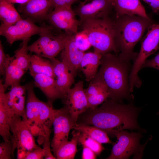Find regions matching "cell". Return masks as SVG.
<instances>
[{
	"instance_id": "cell-42",
	"label": "cell",
	"mask_w": 159,
	"mask_h": 159,
	"mask_svg": "<svg viewBox=\"0 0 159 159\" xmlns=\"http://www.w3.org/2000/svg\"><path fill=\"white\" fill-rule=\"evenodd\" d=\"M142 0L149 5L154 13H159V0Z\"/></svg>"
},
{
	"instance_id": "cell-9",
	"label": "cell",
	"mask_w": 159,
	"mask_h": 159,
	"mask_svg": "<svg viewBox=\"0 0 159 159\" xmlns=\"http://www.w3.org/2000/svg\"><path fill=\"white\" fill-rule=\"evenodd\" d=\"M42 27L36 25L30 18L22 19L15 24L9 25L1 24L0 35L4 37L10 44L18 40L22 41L30 39L32 36L39 34Z\"/></svg>"
},
{
	"instance_id": "cell-39",
	"label": "cell",
	"mask_w": 159,
	"mask_h": 159,
	"mask_svg": "<svg viewBox=\"0 0 159 159\" xmlns=\"http://www.w3.org/2000/svg\"><path fill=\"white\" fill-rule=\"evenodd\" d=\"M77 0H51V7L54 8L59 7H71Z\"/></svg>"
},
{
	"instance_id": "cell-33",
	"label": "cell",
	"mask_w": 159,
	"mask_h": 159,
	"mask_svg": "<svg viewBox=\"0 0 159 159\" xmlns=\"http://www.w3.org/2000/svg\"><path fill=\"white\" fill-rule=\"evenodd\" d=\"M26 71L17 66L15 69L8 77L5 78L3 86L6 90L9 86L16 83L20 82L21 78Z\"/></svg>"
},
{
	"instance_id": "cell-10",
	"label": "cell",
	"mask_w": 159,
	"mask_h": 159,
	"mask_svg": "<svg viewBox=\"0 0 159 159\" xmlns=\"http://www.w3.org/2000/svg\"><path fill=\"white\" fill-rule=\"evenodd\" d=\"M76 15L71 7L54 8L47 18L52 26L58 29L63 30L69 34L74 35L78 32L80 21L77 20Z\"/></svg>"
},
{
	"instance_id": "cell-31",
	"label": "cell",
	"mask_w": 159,
	"mask_h": 159,
	"mask_svg": "<svg viewBox=\"0 0 159 159\" xmlns=\"http://www.w3.org/2000/svg\"><path fill=\"white\" fill-rule=\"evenodd\" d=\"M85 91L88 96L102 92H108V90L107 86L102 81L93 79L91 81L88 87L85 90Z\"/></svg>"
},
{
	"instance_id": "cell-41",
	"label": "cell",
	"mask_w": 159,
	"mask_h": 159,
	"mask_svg": "<svg viewBox=\"0 0 159 159\" xmlns=\"http://www.w3.org/2000/svg\"><path fill=\"white\" fill-rule=\"evenodd\" d=\"M83 147L82 158V159H95L96 158L97 154L88 147L82 145Z\"/></svg>"
},
{
	"instance_id": "cell-38",
	"label": "cell",
	"mask_w": 159,
	"mask_h": 159,
	"mask_svg": "<svg viewBox=\"0 0 159 159\" xmlns=\"http://www.w3.org/2000/svg\"><path fill=\"white\" fill-rule=\"evenodd\" d=\"M6 62V58L4 47L1 41H0V73L2 75L5 74V67Z\"/></svg>"
},
{
	"instance_id": "cell-40",
	"label": "cell",
	"mask_w": 159,
	"mask_h": 159,
	"mask_svg": "<svg viewBox=\"0 0 159 159\" xmlns=\"http://www.w3.org/2000/svg\"><path fill=\"white\" fill-rule=\"evenodd\" d=\"M148 67L154 68L159 71V52L153 59L146 60L143 63L142 69Z\"/></svg>"
},
{
	"instance_id": "cell-12",
	"label": "cell",
	"mask_w": 159,
	"mask_h": 159,
	"mask_svg": "<svg viewBox=\"0 0 159 159\" xmlns=\"http://www.w3.org/2000/svg\"><path fill=\"white\" fill-rule=\"evenodd\" d=\"M113 6L110 0H85L73 10L82 21L87 19L108 16Z\"/></svg>"
},
{
	"instance_id": "cell-26",
	"label": "cell",
	"mask_w": 159,
	"mask_h": 159,
	"mask_svg": "<svg viewBox=\"0 0 159 159\" xmlns=\"http://www.w3.org/2000/svg\"><path fill=\"white\" fill-rule=\"evenodd\" d=\"M74 77L69 70L60 73L56 76V86L62 99H65L68 91L74 83Z\"/></svg>"
},
{
	"instance_id": "cell-32",
	"label": "cell",
	"mask_w": 159,
	"mask_h": 159,
	"mask_svg": "<svg viewBox=\"0 0 159 159\" xmlns=\"http://www.w3.org/2000/svg\"><path fill=\"white\" fill-rule=\"evenodd\" d=\"M9 91L5 93L4 96L6 102L10 101L16 97L25 95L26 92L25 85H22L20 82L11 85Z\"/></svg>"
},
{
	"instance_id": "cell-24",
	"label": "cell",
	"mask_w": 159,
	"mask_h": 159,
	"mask_svg": "<svg viewBox=\"0 0 159 159\" xmlns=\"http://www.w3.org/2000/svg\"><path fill=\"white\" fill-rule=\"evenodd\" d=\"M80 132H73L71 140L67 141L57 150L55 156L57 159H73L77 151V145Z\"/></svg>"
},
{
	"instance_id": "cell-7",
	"label": "cell",
	"mask_w": 159,
	"mask_h": 159,
	"mask_svg": "<svg viewBox=\"0 0 159 159\" xmlns=\"http://www.w3.org/2000/svg\"><path fill=\"white\" fill-rule=\"evenodd\" d=\"M147 29V33L142 41L140 52L134 61L129 76L131 88L141 86L142 81L138 76L139 71L147 58L159 49V23H153Z\"/></svg>"
},
{
	"instance_id": "cell-30",
	"label": "cell",
	"mask_w": 159,
	"mask_h": 159,
	"mask_svg": "<svg viewBox=\"0 0 159 159\" xmlns=\"http://www.w3.org/2000/svg\"><path fill=\"white\" fill-rule=\"evenodd\" d=\"M74 40L75 45L80 50L84 52L91 47L89 37L86 31L82 29L74 35Z\"/></svg>"
},
{
	"instance_id": "cell-23",
	"label": "cell",
	"mask_w": 159,
	"mask_h": 159,
	"mask_svg": "<svg viewBox=\"0 0 159 159\" xmlns=\"http://www.w3.org/2000/svg\"><path fill=\"white\" fill-rule=\"evenodd\" d=\"M68 34L59 33L44 49L39 56L50 59L56 56L64 48Z\"/></svg>"
},
{
	"instance_id": "cell-29",
	"label": "cell",
	"mask_w": 159,
	"mask_h": 159,
	"mask_svg": "<svg viewBox=\"0 0 159 159\" xmlns=\"http://www.w3.org/2000/svg\"><path fill=\"white\" fill-rule=\"evenodd\" d=\"M17 148L16 142L12 135L10 140L0 143V159H11L14 157V152Z\"/></svg>"
},
{
	"instance_id": "cell-19",
	"label": "cell",
	"mask_w": 159,
	"mask_h": 159,
	"mask_svg": "<svg viewBox=\"0 0 159 159\" xmlns=\"http://www.w3.org/2000/svg\"><path fill=\"white\" fill-rule=\"evenodd\" d=\"M44 58L36 54L30 55L29 73L44 74L54 78L52 63Z\"/></svg>"
},
{
	"instance_id": "cell-36",
	"label": "cell",
	"mask_w": 159,
	"mask_h": 159,
	"mask_svg": "<svg viewBox=\"0 0 159 159\" xmlns=\"http://www.w3.org/2000/svg\"><path fill=\"white\" fill-rule=\"evenodd\" d=\"M44 156L43 148L38 146L32 150L28 151L25 159H43Z\"/></svg>"
},
{
	"instance_id": "cell-5",
	"label": "cell",
	"mask_w": 159,
	"mask_h": 159,
	"mask_svg": "<svg viewBox=\"0 0 159 159\" xmlns=\"http://www.w3.org/2000/svg\"><path fill=\"white\" fill-rule=\"evenodd\" d=\"M80 23L82 29L87 33L94 51L102 55L113 51L118 52L116 42L114 21L108 16L87 19Z\"/></svg>"
},
{
	"instance_id": "cell-20",
	"label": "cell",
	"mask_w": 159,
	"mask_h": 159,
	"mask_svg": "<svg viewBox=\"0 0 159 159\" xmlns=\"http://www.w3.org/2000/svg\"><path fill=\"white\" fill-rule=\"evenodd\" d=\"M39 35L40 37L36 41L29 45V51L40 55L44 49L58 33H55L53 26H43Z\"/></svg>"
},
{
	"instance_id": "cell-1",
	"label": "cell",
	"mask_w": 159,
	"mask_h": 159,
	"mask_svg": "<svg viewBox=\"0 0 159 159\" xmlns=\"http://www.w3.org/2000/svg\"><path fill=\"white\" fill-rule=\"evenodd\" d=\"M140 109L132 104L107 99L100 107L89 109L80 123L97 127L107 132L125 129L143 131L137 121Z\"/></svg>"
},
{
	"instance_id": "cell-11",
	"label": "cell",
	"mask_w": 159,
	"mask_h": 159,
	"mask_svg": "<svg viewBox=\"0 0 159 159\" xmlns=\"http://www.w3.org/2000/svg\"><path fill=\"white\" fill-rule=\"evenodd\" d=\"M83 82L80 81L68 91L64 100L72 118L76 123L79 115L89 109L87 97L83 89Z\"/></svg>"
},
{
	"instance_id": "cell-21",
	"label": "cell",
	"mask_w": 159,
	"mask_h": 159,
	"mask_svg": "<svg viewBox=\"0 0 159 159\" xmlns=\"http://www.w3.org/2000/svg\"><path fill=\"white\" fill-rule=\"evenodd\" d=\"M73 129L86 134L102 144L112 143L107 132L97 127L82 123H76Z\"/></svg>"
},
{
	"instance_id": "cell-27",
	"label": "cell",
	"mask_w": 159,
	"mask_h": 159,
	"mask_svg": "<svg viewBox=\"0 0 159 159\" xmlns=\"http://www.w3.org/2000/svg\"><path fill=\"white\" fill-rule=\"evenodd\" d=\"M30 39L23 41L20 48L15 52L14 56L17 60L18 66L25 71L29 70L30 55L28 54V43Z\"/></svg>"
},
{
	"instance_id": "cell-6",
	"label": "cell",
	"mask_w": 159,
	"mask_h": 159,
	"mask_svg": "<svg viewBox=\"0 0 159 159\" xmlns=\"http://www.w3.org/2000/svg\"><path fill=\"white\" fill-rule=\"evenodd\" d=\"M108 134L115 137L117 142L114 144L111 154L107 159H128L132 155L134 158H141L144 146L140 144L142 136L140 132L130 133L127 131L112 130L107 132Z\"/></svg>"
},
{
	"instance_id": "cell-45",
	"label": "cell",
	"mask_w": 159,
	"mask_h": 159,
	"mask_svg": "<svg viewBox=\"0 0 159 159\" xmlns=\"http://www.w3.org/2000/svg\"><path fill=\"white\" fill-rule=\"evenodd\" d=\"M110 1H111L112 3V1H113V0H110Z\"/></svg>"
},
{
	"instance_id": "cell-15",
	"label": "cell",
	"mask_w": 159,
	"mask_h": 159,
	"mask_svg": "<svg viewBox=\"0 0 159 159\" xmlns=\"http://www.w3.org/2000/svg\"><path fill=\"white\" fill-rule=\"evenodd\" d=\"M51 0H29L19 5V11L29 18L40 20L47 18L51 7Z\"/></svg>"
},
{
	"instance_id": "cell-13",
	"label": "cell",
	"mask_w": 159,
	"mask_h": 159,
	"mask_svg": "<svg viewBox=\"0 0 159 159\" xmlns=\"http://www.w3.org/2000/svg\"><path fill=\"white\" fill-rule=\"evenodd\" d=\"M10 131L15 140L17 146L21 145L28 151H30L37 148L34 135L22 120V117L15 115L9 121Z\"/></svg>"
},
{
	"instance_id": "cell-14",
	"label": "cell",
	"mask_w": 159,
	"mask_h": 159,
	"mask_svg": "<svg viewBox=\"0 0 159 159\" xmlns=\"http://www.w3.org/2000/svg\"><path fill=\"white\" fill-rule=\"evenodd\" d=\"M63 50L61 55L62 61L67 65L69 71L75 77L80 70V63L85 53L76 46L74 35L68 34Z\"/></svg>"
},
{
	"instance_id": "cell-18",
	"label": "cell",
	"mask_w": 159,
	"mask_h": 159,
	"mask_svg": "<svg viewBox=\"0 0 159 159\" xmlns=\"http://www.w3.org/2000/svg\"><path fill=\"white\" fill-rule=\"evenodd\" d=\"M102 56V54L95 51L85 53L80 63V68L87 81H91L95 76L100 65Z\"/></svg>"
},
{
	"instance_id": "cell-25",
	"label": "cell",
	"mask_w": 159,
	"mask_h": 159,
	"mask_svg": "<svg viewBox=\"0 0 159 159\" xmlns=\"http://www.w3.org/2000/svg\"><path fill=\"white\" fill-rule=\"evenodd\" d=\"M12 117L9 112L2 96L0 95V135L4 141L10 140L9 121Z\"/></svg>"
},
{
	"instance_id": "cell-17",
	"label": "cell",
	"mask_w": 159,
	"mask_h": 159,
	"mask_svg": "<svg viewBox=\"0 0 159 159\" xmlns=\"http://www.w3.org/2000/svg\"><path fill=\"white\" fill-rule=\"evenodd\" d=\"M112 4L116 18L125 15L149 17L140 0H113Z\"/></svg>"
},
{
	"instance_id": "cell-37",
	"label": "cell",
	"mask_w": 159,
	"mask_h": 159,
	"mask_svg": "<svg viewBox=\"0 0 159 159\" xmlns=\"http://www.w3.org/2000/svg\"><path fill=\"white\" fill-rule=\"evenodd\" d=\"M50 136H46L43 143V149L44 152V159H57L54 155L52 153L50 148Z\"/></svg>"
},
{
	"instance_id": "cell-44",
	"label": "cell",
	"mask_w": 159,
	"mask_h": 159,
	"mask_svg": "<svg viewBox=\"0 0 159 159\" xmlns=\"http://www.w3.org/2000/svg\"><path fill=\"white\" fill-rule=\"evenodd\" d=\"M9 1L13 4H18L19 5L24 4L29 0H7Z\"/></svg>"
},
{
	"instance_id": "cell-34",
	"label": "cell",
	"mask_w": 159,
	"mask_h": 159,
	"mask_svg": "<svg viewBox=\"0 0 159 159\" xmlns=\"http://www.w3.org/2000/svg\"><path fill=\"white\" fill-rule=\"evenodd\" d=\"M109 96L108 92L105 91L87 96L89 109L96 108L106 100Z\"/></svg>"
},
{
	"instance_id": "cell-22",
	"label": "cell",
	"mask_w": 159,
	"mask_h": 159,
	"mask_svg": "<svg viewBox=\"0 0 159 159\" xmlns=\"http://www.w3.org/2000/svg\"><path fill=\"white\" fill-rule=\"evenodd\" d=\"M0 19L1 24L11 25L22 18L13 4L7 0H0Z\"/></svg>"
},
{
	"instance_id": "cell-43",
	"label": "cell",
	"mask_w": 159,
	"mask_h": 159,
	"mask_svg": "<svg viewBox=\"0 0 159 159\" xmlns=\"http://www.w3.org/2000/svg\"><path fill=\"white\" fill-rule=\"evenodd\" d=\"M17 158L18 159H25L28 152L26 149L21 145L17 146Z\"/></svg>"
},
{
	"instance_id": "cell-3",
	"label": "cell",
	"mask_w": 159,
	"mask_h": 159,
	"mask_svg": "<svg viewBox=\"0 0 159 159\" xmlns=\"http://www.w3.org/2000/svg\"><path fill=\"white\" fill-rule=\"evenodd\" d=\"M116 18L114 21L116 44L120 52L119 56L124 61H134L138 54L134 52V47L153 23L149 17L136 15H125Z\"/></svg>"
},
{
	"instance_id": "cell-35",
	"label": "cell",
	"mask_w": 159,
	"mask_h": 159,
	"mask_svg": "<svg viewBox=\"0 0 159 159\" xmlns=\"http://www.w3.org/2000/svg\"><path fill=\"white\" fill-rule=\"evenodd\" d=\"M6 62L5 67V78L8 77L17 67L16 59L14 56L10 57L6 54Z\"/></svg>"
},
{
	"instance_id": "cell-8",
	"label": "cell",
	"mask_w": 159,
	"mask_h": 159,
	"mask_svg": "<svg viewBox=\"0 0 159 159\" xmlns=\"http://www.w3.org/2000/svg\"><path fill=\"white\" fill-rule=\"evenodd\" d=\"M76 123L66 106L55 110L52 122L54 134L51 144L54 155L59 148L68 141L69 132Z\"/></svg>"
},
{
	"instance_id": "cell-16",
	"label": "cell",
	"mask_w": 159,
	"mask_h": 159,
	"mask_svg": "<svg viewBox=\"0 0 159 159\" xmlns=\"http://www.w3.org/2000/svg\"><path fill=\"white\" fill-rule=\"evenodd\" d=\"M30 74L34 79V86L39 88L43 92L49 103L52 105L56 100L62 98L61 95L57 88L54 78L42 74Z\"/></svg>"
},
{
	"instance_id": "cell-46",
	"label": "cell",
	"mask_w": 159,
	"mask_h": 159,
	"mask_svg": "<svg viewBox=\"0 0 159 159\" xmlns=\"http://www.w3.org/2000/svg\"></svg>"
},
{
	"instance_id": "cell-4",
	"label": "cell",
	"mask_w": 159,
	"mask_h": 159,
	"mask_svg": "<svg viewBox=\"0 0 159 159\" xmlns=\"http://www.w3.org/2000/svg\"><path fill=\"white\" fill-rule=\"evenodd\" d=\"M25 85L27 92L25 107L26 120H22L39 129L40 136L38 142L40 144L43 143L45 137L50 136L55 109L52 105L42 101L37 97L34 91V82Z\"/></svg>"
},
{
	"instance_id": "cell-2",
	"label": "cell",
	"mask_w": 159,
	"mask_h": 159,
	"mask_svg": "<svg viewBox=\"0 0 159 159\" xmlns=\"http://www.w3.org/2000/svg\"><path fill=\"white\" fill-rule=\"evenodd\" d=\"M100 66L93 79L104 82L109 93L108 98L121 103L124 99H133L129 83L130 62L124 61L119 55L109 53L102 55Z\"/></svg>"
},
{
	"instance_id": "cell-28",
	"label": "cell",
	"mask_w": 159,
	"mask_h": 159,
	"mask_svg": "<svg viewBox=\"0 0 159 159\" xmlns=\"http://www.w3.org/2000/svg\"><path fill=\"white\" fill-rule=\"evenodd\" d=\"M78 142L91 149L97 155H100L104 150L102 143L83 133L80 132Z\"/></svg>"
}]
</instances>
